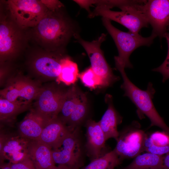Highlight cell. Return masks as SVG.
<instances>
[{
    "instance_id": "8",
    "label": "cell",
    "mask_w": 169,
    "mask_h": 169,
    "mask_svg": "<svg viewBox=\"0 0 169 169\" xmlns=\"http://www.w3.org/2000/svg\"><path fill=\"white\" fill-rule=\"evenodd\" d=\"M106 34L102 33L96 40L91 42L85 41L79 33L74 38L84 48L90 59L91 67L95 73L102 80L104 87H108L119 79L115 75L107 63L100 48L101 44L105 40Z\"/></svg>"
},
{
    "instance_id": "33",
    "label": "cell",
    "mask_w": 169,
    "mask_h": 169,
    "mask_svg": "<svg viewBox=\"0 0 169 169\" xmlns=\"http://www.w3.org/2000/svg\"><path fill=\"white\" fill-rule=\"evenodd\" d=\"M1 169H11V163H9L7 164H4L3 163L0 164Z\"/></svg>"
},
{
    "instance_id": "6",
    "label": "cell",
    "mask_w": 169,
    "mask_h": 169,
    "mask_svg": "<svg viewBox=\"0 0 169 169\" xmlns=\"http://www.w3.org/2000/svg\"><path fill=\"white\" fill-rule=\"evenodd\" d=\"M65 52L49 51L30 45L25 55V65L28 69L37 76L44 79H56L61 70V60Z\"/></svg>"
},
{
    "instance_id": "4",
    "label": "cell",
    "mask_w": 169,
    "mask_h": 169,
    "mask_svg": "<svg viewBox=\"0 0 169 169\" xmlns=\"http://www.w3.org/2000/svg\"><path fill=\"white\" fill-rule=\"evenodd\" d=\"M103 25L114 40L118 52V55L114 57L115 67L132 69L133 65L129 59L130 55L136 49L142 46H150L156 36L152 33L144 37L139 34H135L130 32L122 31L115 27L111 21L102 18Z\"/></svg>"
},
{
    "instance_id": "20",
    "label": "cell",
    "mask_w": 169,
    "mask_h": 169,
    "mask_svg": "<svg viewBox=\"0 0 169 169\" xmlns=\"http://www.w3.org/2000/svg\"><path fill=\"white\" fill-rule=\"evenodd\" d=\"M144 151L158 155L169 152V135L163 131L147 134L144 145Z\"/></svg>"
},
{
    "instance_id": "30",
    "label": "cell",
    "mask_w": 169,
    "mask_h": 169,
    "mask_svg": "<svg viewBox=\"0 0 169 169\" xmlns=\"http://www.w3.org/2000/svg\"><path fill=\"white\" fill-rule=\"evenodd\" d=\"M42 2L50 11H55L64 7V5L58 0H42Z\"/></svg>"
},
{
    "instance_id": "32",
    "label": "cell",
    "mask_w": 169,
    "mask_h": 169,
    "mask_svg": "<svg viewBox=\"0 0 169 169\" xmlns=\"http://www.w3.org/2000/svg\"><path fill=\"white\" fill-rule=\"evenodd\" d=\"M163 168V169H169V152L164 156Z\"/></svg>"
},
{
    "instance_id": "12",
    "label": "cell",
    "mask_w": 169,
    "mask_h": 169,
    "mask_svg": "<svg viewBox=\"0 0 169 169\" xmlns=\"http://www.w3.org/2000/svg\"><path fill=\"white\" fill-rule=\"evenodd\" d=\"M66 91L53 84L42 86L34 104L36 112L50 119L58 117L65 100Z\"/></svg>"
},
{
    "instance_id": "18",
    "label": "cell",
    "mask_w": 169,
    "mask_h": 169,
    "mask_svg": "<svg viewBox=\"0 0 169 169\" xmlns=\"http://www.w3.org/2000/svg\"><path fill=\"white\" fill-rule=\"evenodd\" d=\"M105 100L108 104V107L99 122L105 134L106 140L112 138L115 139L117 141L119 135L117 130V125L121 122L122 117L114 107L112 96L109 95H107Z\"/></svg>"
},
{
    "instance_id": "28",
    "label": "cell",
    "mask_w": 169,
    "mask_h": 169,
    "mask_svg": "<svg viewBox=\"0 0 169 169\" xmlns=\"http://www.w3.org/2000/svg\"><path fill=\"white\" fill-rule=\"evenodd\" d=\"M164 37L166 38L168 45L166 57L163 63L159 66L152 69V71L159 72L161 74L163 77V82L169 79V27Z\"/></svg>"
},
{
    "instance_id": "14",
    "label": "cell",
    "mask_w": 169,
    "mask_h": 169,
    "mask_svg": "<svg viewBox=\"0 0 169 169\" xmlns=\"http://www.w3.org/2000/svg\"><path fill=\"white\" fill-rule=\"evenodd\" d=\"M29 140L19 134H4L0 133V164L5 159L9 161L11 164L17 163L29 157Z\"/></svg>"
},
{
    "instance_id": "23",
    "label": "cell",
    "mask_w": 169,
    "mask_h": 169,
    "mask_svg": "<svg viewBox=\"0 0 169 169\" xmlns=\"http://www.w3.org/2000/svg\"><path fill=\"white\" fill-rule=\"evenodd\" d=\"M79 75L77 64L69 57L65 56L61 60V71L57 81L70 85L76 82Z\"/></svg>"
},
{
    "instance_id": "5",
    "label": "cell",
    "mask_w": 169,
    "mask_h": 169,
    "mask_svg": "<svg viewBox=\"0 0 169 169\" xmlns=\"http://www.w3.org/2000/svg\"><path fill=\"white\" fill-rule=\"evenodd\" d=\"M146 1L136 0L133 3L121 6L119 8L121 10L120 11L111 10L103 5H96L88 16H102L121 24L133 34H139L142 28L148 27L149 24L141 8V5Z\"/></svg>"
},
{
    "instance_id": "22",
    "label": "cell",
    "mask_w": 169,
    "mask_h": 169,
    "mask_svg": "<svg viewBox=\"0 0 169 169\" xmlns=\"http://www.w3.org/2000/svg\"><path fill=\"white\" fill-rule=\"evenodd\" d=\"M163 157L148 152L140 154L123 169H163Z\"/></svg>"
},
{
    "instance_id": "11",
    "label": "cell",
    "mask_w": 169,
    "mask_h": 169,
    "mask_svg": "<svg viewBox=\"0 0 169 169\" xmlns=\"http://www.w3.org/2000/svg\"><path fill=\"white\" fill-rule=\"evenodd\" d=\"M11 79L0 90V97L13 102L31 105L42 87L38 81L18 75Z\"/></svg>"
},
{
    "instance_id": "21",
    "label": "cell",
    "mask_w": 169,
    "mask_h": 169,
    "mask_svg": "<svg viewBox=\"0 0 169 169\" xmlns=\"http://www.w3.org/2000/svg\"><path fill=\"white\" fill-rule=\"evenodd\" d=\"M30 104L11 102L0 97V120L1 123H9L14 120L17 115L26 111Z\"/></svg>"
},
{
    "instance_id": "26",
    "label": "cell",
    "mask_w": 169,
    "mask_h": 169,
    "mask_svg": "<svg viewBox=\"0 0 169 169\" xmlns=\"http://www.w3.org/2000/svg\"><path fill=\"white\" fill-rule=\"evenodd\" d=\"M79 92L74 86L67 91L65 100L59 113V117H57L66 125L77 103Z\"/></svg>"
},
{
    "instance_id": "19",
    "label": "cell",
    "mask_w": 169,
    "mask_h": 169,
    "mask_svg": "<svg viewBox=\"0 0 169 169\" xmlns=\"http://www.w3.org/2000/svg\"><path fill=\"white\" fill-rule=\"evenodd\" d=\"M72 130L58 117L52 119L46 124L37 141L51 147Z\"/></svg>"
},
{
    "instance_id": "10",
    "label": "cell",
    "mask_w": 169,
    "mask_h": 169,
    "mask_svg": "<svg viewBox=\"0 0 169 169\" xmlns=\"http://www.w3.org/2000/svg\"><path fill=\"white\" fill-rule=\"evenodd\" d=\"M146 135L136 121L119 133L114 149L121 159L135 158L144 151Z\"/></svg>"
},
{
    "instance_id": "34",
    "label": "cell",
    "mask_w": 169,
    "mask_h": 169,
    "mask_svg": "<svg viewBox=\"0 0 169 169\" xmlns=\"http://www.w3.org/2000/svg\"><path fill=\"white\" fill-rule=\"evenodd\" d=\"M52 169H71L68 166L64 165H59L58 166H55Z\"/></svg>"
},
{
    "instance_id": "1",
    "label": "cell",
    "mask_w": 169,
    "mask_h": 169,
    "mask_svg": "<svg viewBox=\"0 0 169 169\" xmlns=\"http://www.w3.org/2000/svg\"><path fill=\"white\" fill-rule=\"evenodd\" d=\"M64 8L48 10L35 27L27 29L30 44L48 51L65 52L70 39L78 33Z\"/></svg>"
},
{
    "instance_id": "15",
    "label": "cell",
    "mask_w": 169,
    "mask_h": 169,
    "mask_svg": "<svg viewBox=\"0 0 169 169\" xmlns=\"http://www.w3.org/2000/svg\"><path fill=\"white\" fill-rule=\"evenodd\" d=\"M51 119L31 109L19 123L18 133L28 140H38L44 128Z\"/></svg>"
},
{
    "instance_id": "13",
    "label": "cell",
    "mask_w": 169,
    "mask_h": 169,
    "mask_svg": "<svg viewBox=\"0 0 169 169\" xmlns=\"http://www.w3.org/2000/svg\"><path fill=\"white\" fill-rule=\"evenodd\" d=\"M141 8L152 27V33L161 39L169 27V0H146Z\"/></svg>"
},
{
    "instance_id": "31",
    "label": "cell",
    "mask_w": 169,
    "mask_h": 169,
    "mask_svg": "<svg viewBox=\"0 0 169 169\" xmlns=\"http://www.w3.org/2000/svg\"><path fill=\"white\" fill-rule=\"evenodd\" d=\"M95 0H74L78 4L81 8L86 9L88 12L89 14H90L91 12L90 10V7L93 4H95Z\"/></svg>"
},
{
    "instance_id": "17",
    "label": "cell",
    "mask_w": 169,
    "mask_h": 169,
    "mask_svg": "<svg viewBox=\"0 0 169 169\" xmlns=\"http://www.w3.org/2000/svg\"><path fill=\"white\" fill-rule=\"evenodd\" d=\"M29 156L36 169H52L55 166L51 147L37 140H29Z\"/></svg>"
},
{
    "instance_id": "9",
    "label": "cell",
    "mask_w": 169,
    "mask_h": 169,
    "mask_svg": "<svg viewBox=\"0 0 169 169\" xmlns=\"http://www.w3.org/2000/svg\"><path fill=\"white\" fill-rule=\"evenodd\" d=\"M51 149L55 164L66 165L71 169H79L82 164V153L78 127L71 131L52 146Z\"/></svg>"
},
{
    "instance_id": "29",
    "label": "cell",
    "mask_w": 169,
    "mask_h": 169,
    "mask_svg": "<svg viewBox=\"0 0 169 169\" xmlns=\"http://www.w3.org/2000/svg\"><path fill=\"white\" fill-rule=\"evenodd\" d=\"M11 169H36L29 156L16 163H11Z\"/></svg>"
},
{
    "instance_id": "27",
    "label": "cell",
    "mask_w": 169,
    "mask_h": 169,
    "mask_svg": "<svg viewBox=\"0 0 169 169\" xmlns=\"http://www.w3.org/2000/svg\"><path fill=\"white\" fill-rule=\"evenodd\" d=\"M80 80L84 85L90 88H95L98 86H103L101 79L90 67L79 75Z\"/></svg>"
},
{
    "instance_id": "7",
    "label": "cell",
    "mask_w": 169,
    "mask_h": 169,
    "mask_svg": "<svg viewBox=\"0 0 169 169\" xmlns=\"http://www.w3.org/2000/svg\"><path fill=\"white\" fill-rule=\"evenodd\" d=\"M3 2L13 19L21 27L26 29L35 27L48 10L42 0H8Z\"/></svg>"
},
{
    "instance_id": "16",
    "label": "cell",
    "mask_w": 169,
    "mask_h": 169,
    "mask_svg": "<svg viewBox=\"0 0 169 169\" xmlns=\"http://www.w3.org/2000/svg\"><path fill=\"white\" fill-rule=\"evenodd\" d=\"M85 127L87 138L86 148L88 154L93 160L102 156V153L105 148L106 140L99 122L89 120L86 123Z\"/></svg>"
},
{
    "instance_id": "2",
    "label": "cell",
    "mask_w": 169,
    "mask_h": 169,
    "mask_svg": "<svg viewBox=\"0 0 169 169\" xmlns=\"http://www.w3.org/2000/svg\"><path fill=\"white\" fill-rule=\"evenodd\" d=\"M0 3V66L10 64L23 54L30 46L27 29L13 19L3 1Z\"/></svg>"
},
{
    "instance_id": "24",
    "label": "cell",
    "mask_w": 169,
    "mask_h": 169,
    "mask_svg": "<svg viewBox=\"0 0 169 169\" xmlns=\"http://www.w3.org/2000/svg\"><path fill=\"white\" fill-rule=\"evenodd\" d=\"M122 161L114 149L92 160L87 166L79 169H114L120 164Z\"/></svg>"
},
{
    "instance_id": "25",
    "label": "cell",
    "mask_w": 169,
    "mask_h": 169,
    "mask_svg": "<svg viewBox=\"0 0 169 169\" xmlns=\"http://www.w3.org/2000/svg\"><path fill=\"white\" fill-rule=\"evenodd\" d=\"M87 108V97L85 94L79 92L77 103L67 123L71 129L77 127L82 122L86 115Z\"/></svg>"
},
{
    "instance_id": "3",
    "label": "cell",
    "mask_w": 169,
    "mask_h": 169,
    "mask_svg": "<svg viewBox=\"0 0 169 169\" xmlns=\"http://www.w3.org/2000/svg\"><path fill=\"white\" fill-rule=\"evenodd\" d=\"M117 69L120 73L123 80L121 88L124 91V96L128 97L135 105L140 118H142L145 115L150 120L151 127H158L169 135V127L156 110L153 103L152 99L156 91L152 84L149 82L146 89L142 90L129 79L125 69L120 68Z\"/></svg>"
}]
</instances>
